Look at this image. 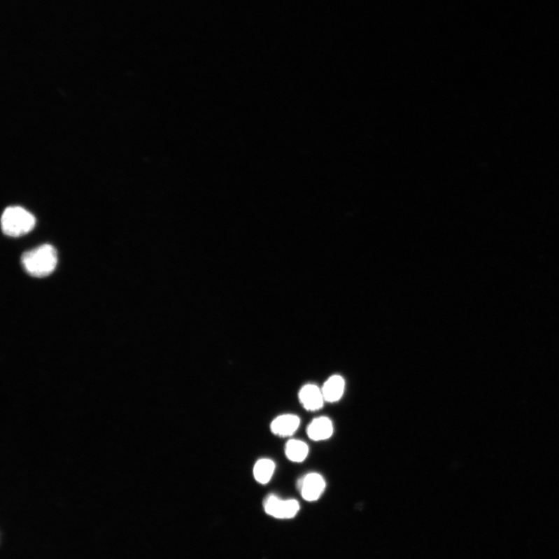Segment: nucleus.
I'll list each match as a JSON object with an SVG mask.
<instances>
[{
    "label": "nucleus",
    "mask_w": 559,
    "mask_h": 559,
    "mask_svg": "<svg viewBox=\"0 0 559 559\" xmlns=\"http://www.w3.org/2000/svg\"><path fill=\"white\" fill-rule=\"evenodd\" d=\"M21 263L28 274L34 278L50 275L57 266V251L52 245L45 244L27 251L21 257Z\"/></svg>",
    "instance_id": "1"
},
{
    "label": "nucleus",
    "mask_w": 559,
    "mask_h": 559,
    "mask_svg": "<svg viewBox=\"0 0 559 559\" xmlns=\"http://www.w3.org/2000/svg\"><path fill=\"white\" fill-rule=\"evenodd\" d=\"M36 220L30 212L23 208L15 206L7 208L2 215L1 225L6 236L20 237L29 233L34 227Z\"/></svg>",
    "instance_id": "2"
},
{
    "label": "nucleus",
    "mask_w": 559,
    "mask_h": 559,
    "mask_svg": "<svg viewBox=\"0 0 559 559\" xmlns=\"http://www.w3.org/2000/svg\"><path fill=\"white\" fill-rule=\"evenodd\" d=\"M264 509L267 514L279 519H290L298 514L299 502L295 500H282L271 495L264 501Z\"/></svg>",
    "instance_id": "3"
},
{
    "label": "nucleus",
    "mask_w": 559,
    "mask_h": 559,
    "mask_svg": "<svg viewBox=\"0 0 559 559\" xmlns=\"http://www.w3.org/2000/svg\"><path fill=\"white\" fill-rule=\"evenodd\" d=\"M302 496L309 502L317 500L325 490V480L320 474L311 473L299 483Z\"/></svg>",
    "instance_id": "4"
},
{
    "label": "nucleus",
    "mask_w": 559,
    "mask_h": 559,
    "mask_svg": "<svg viewBox=\"0 0 559 559\" xmlns=\"http://www.w3.org/2000/svg\"><path fill=\"white\" fill-rule=\"evenodd\" d=\"M300 425L299 416L292 414H285L277 417L271 425L272 433L279 437L292 436Z\"/></svg>",
    "instance_id": "5"
},
{
    "label": "nucleus",
    "mask_w": 559,
    "mask_h": 559,
    "mask_svg": "<svg viewBox=\"0 0 559 559\" xmlns=\"http://www.w3.org/2000/svg\"><path fill=\"white\" fill-rule=\"evenodd\" d=\"M299 399L304 406L309 411H316L323 406L324 397L322 389L315 385L304 386L299 392Z\"/></svg>",
    "instance_id": "6"
},
{
    "label": "nucleus",
    "mask_w": 559,
    "mask_h": 559,
    "mask_svg": "<svg viewBox=\"0 0 559 559\" xmlns=\"http://www.w3.org/2000/svg\"><path fill=\"white\" fill-rule=\"evenodd\" d=\"M307 433L315 441L327 440L334 433V426L327 417H320L310 423Z\"/></svg>",
    "instance_id": "7"
},
{
    "label": "nucleus",
    "mask_w": 559,
    "mask_h": 559,
    "mask_svg": "<svg viewBox=\"0 0 559 559\" xmlns=\"http://www.w3.org/2000/svg\"><path fill=\"white\" fill-rule=\"evenodd\" d=\"M345 388L344 378L339 375H334L330 377L322 388L325 401L335 402L341 399Z\"/></svg>",
    "instance_id": "8"
},
{
    "label": "nucleus",
    "mask_w": 559,
    "mask_h": 559,
    "mask_svg": "<svg viewBox=\"0 0 559 559\" xmlns=\"http://www.w3.org/2000/svg\"><path fill=\"white\" fill-rule=\"evenodd\" d=\"M275 471V464L271 459L263 458L254 465L253 476L260 484L270 482Z\"/></svg>",
    "instance_id": "9"
},
{
    "label": "nucleus",
    "mask_w": 559,
    "mask_h": 559,
    "mask_svg": "<svg viewBox=\"0 0 559 559\" xmlns=\"http://www.w3.org/2000/svg\"><path fill=\"white\" fill-rule=\"evenodd\" d=\"M285 454L290 461L293 462L305 461L309 455L308 445L299 440L289 441L286 444Z\"/></svg>",
    "instance_id": "10"
}]
</instances>
